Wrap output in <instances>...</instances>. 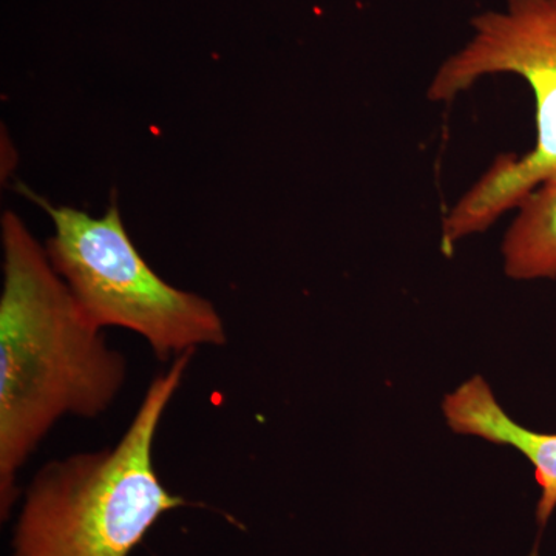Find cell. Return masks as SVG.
Listing matches in <instances>:
<instances>
[{"instance_id": "obj_1", "label": "cell", "mask_w": 556, "mask_h": 556, "mask_svg": "<svg viewBox=\"0 0 556 556\" xmlns=\"http://www.w3.org/2000/svg\"><path fill=\"white\" fill-rule=\"evenodd\" d=\"M0 294V519L9 521L17 477L65 416L94 419L116 401L127 362L105 342L13 211L2 215Z\"/></svg>"}, {"instance_id": "obj_2", "label": "cell", "mask_w": 556, "mask_h": 556, "mask_svg": "<svg viewBox=\"0 0 556 556\" xmlns=\"http://www.w3.org/2000/svg\"><path fill=\"white\" fill-rule=\"evenodd\" d=\"M192 357L175 358L150 382L112 448L39 468L22 497L11 556H130L160 518L190 506L161 481L153 442Z\"/></svg>"}, {"instance_id": "obj_3", "label": "cell", "mask_w": 556, "mask_h": 556, "mask_svg": "<svg viewBox=\"0 0 556 556\" xmlns=\"http://www.w3.org/2000/svg\"><path fill=\"white\" fill-rule=\"evenodd\" d=\"M473 36L442 62L427 90L452 102L490 75L521 76L535 94L536 141L522 156L503 155L450 208L442 248L485 232L527 195L556 185V0H506L471 20Z\"/></svg>"}, {"instance_id": "obj_4", "label": "cell", "mask_w": 556, "mask_h": 556, "mask_svg": "<svg viewBox=\"0 0 556 556\" xmlns=\"http://www.w3.org/2000/svg\"><path fill=\"white\" fill-rule=\"evenodd\" d=\"M27 193L53 223L46 247L51 265L94 327L129 329L163 362L200 346L226 345L228 334L214 303L172 287L150 268L116 204L102 217H91Z\"/></svg>"}, {"instance_id": "obj_5", "label": "cell", "mask_w": 556, "mask_h": 556, "mask_svg": "<svg viewBox=\"0 0 556 556\" xmlns=\"http://www.w3.org/2000/svg\"><path fill=\"white\" fill-rule=\"evenodd\" d=\"M442 409L455 433L517 448L532 463L541 489L538 525L546 526L556 508V434L536 433L515 422L497 404L492 388L481 376H475L448 394Z\"/></svg>"}, {"instance_id": "obj_6", "label": "cell", "mask_w": 556, "mask_h": 556, "mask_svg": "<svg viewBox=\"0 0 556 556\" xmlns=\"http://www.w3.org/2000/svg\"><path fill=\"white\" fill-rule=\"evenodd\" d=\"M504 270L515 280L556 278V185L527 195L507 229Z\"/></svg>"}]
</instances>
